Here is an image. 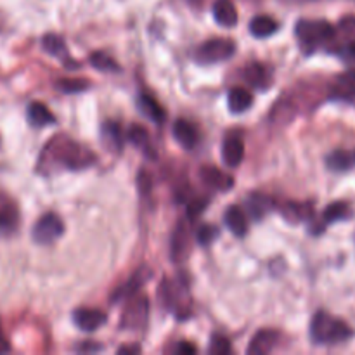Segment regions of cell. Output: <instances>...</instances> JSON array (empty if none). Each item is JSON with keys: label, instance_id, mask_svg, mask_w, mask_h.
<instances>
[{"label": "cell", "instance_id": "obj_21", "mask_svg": "<svg viewBox=\"0 0 355 355\" xmlns=\"http://www.w3.org/2000/svg\"><path fill=\"white\" fill-rule=\"evenodd\" d=\"M187 253H189V229H187V222H180L172 239V259L175 262L184 260Z\"/></svg>", "mask_w": 355, "mask_h": 355}, {"label": "cell", "instance_id": "obj_6", "mask_svg": "<svg viewBox=\"0 0 355 355\" xmlns=\"http://www.w3.org/2000/svg\"><path fill=\"white\" fill-rule=\"evenodd\" d=\"M64 234V224L55 214H45L38 218L31 231V238L37 245H51Z\"/></svg>", "mask_w": 355, "mask_h": 355}, {"label": "cell", "instance_id": "obj_33", "mask_svg": "<svg viewBox=\"0 0 355 355\" xmlns=\"http://www.w3.org/2000/svg\"><path fill=\"white\" fill-rule=\"evenodd\" d=\"M208 352L217 354V355H225L232 352V345L224 335H214L210 340V347H208Z\"/></svg>", "mask_w": 355, "mask_h": 355}, {"label": "cell", "instance_id": "obj_41", "mask_svg": "<svg viewBox=\"0 0 355 355\" xmlns=\"http://www.w3.org/2000/svg\"><path fill=\"white\" fill-rule=\"evenodd\" d=\"M354 156H355V155H354Z\"/></svg>", "mask_w": 355, "mask_h": 355}, {"label": "cell", "instance_id": "obj_29", "mask_svg": "<svg viewBox=\"0 0 355 355\" xmlns=\"http://www.w3.org/2000/svg\"><path fill=\"white\" fill-rule=\"evenodd\" d=\"M89 62L92 68L99 69L103 73H118L120 71V66L114 61L111 55L104 54V52H94L89 55Z\"/></svg>", "mask_w": 355, "mask_h": 355}, {"label": "cell", "instance_id": "obj_25", "mask_svg": "<svg viewBox=\"0 0 355 355\" xmlns=\"http://www.w3.org/2000/svg\"><path fill=\"white\" fill-rule=\"evenodd\" d=\"M281 214L286 220L297 224V222L307 220V218L312 217V207L309 203H293V201H290V203H284L281 207Z\"/></svg>", "mask_w": 355, "mask_h": 355}, {"label": "cell", "instance_id": "obj_24", "mask_svg": "<svg viewBox=\"0 0 355 355\" xmlns=\"http://www.w3.org/2000/svg\"><path fill=\"white\" fill-rule=\"evenodd\" d=\"M246 207H248V211L252 217L262 218L263 215H267L274 208V200L270 196H267V194L253 193L246 200Z\"/></svg>", "mask_w": 355, "mask_h": 355}, {"label": "cell", "instance_id": "obj_38", "mask_svg": "<svg viewBox=\"0 0 355 355\" xmlns=\"http://www.w3.org/2000/svg\"><path fill=\"white\" fill-rule=\"evenodd\" d=\"M7 350H9V343H7L6 336H3L2 331H0V354L7 352Z\"/></svg>", "mask_w": 355, "mask_h": 355}, {"label": "cell", "instance_id": "obj_14", "mask_svg": "<svg viewBox=\"0 0 355 355\" xmlns=\"http://www.w3.org/2000/svg\"><path fill=\"white\" fill-rule=\"evenodd\" d=\"M245 80L250 85L255 87V89L266 90L272 83V71L267 66L260 64V62H253V64L246 66Z\"/></svg>", "mask_w": 355, "mask_h": 355}, {"label": "cell", "instance_id": "obj_3", "mask_svg": "<svg viewBox=\"0 0 355 355\" xmlns=\"http://www.w3.org/2000/svg\"><path fill=\"white\" fill-rule=\"evenodd\" d=\"M352 336V329L342 319L321 311L312 318L311 338L319 345H335L347 342Z\"/></svg>", "mask_w": 355, "mask_h": 355}, {"label": "cell", "instance_id": "obj_37", "mask_svg": "<svg viewBox=\"0 0 355 355\" xmlns=\"http://www.w3.org/2000/svg\"><path fill=\"white\" fill-rule=\"evenodd\" d=\"M141 352V349L135 345H130V347H121V349H118V354H139Z\"/></svg>", "mask_w": 355, "mask_h": 355}, {"label": "cell", "instance_id": "obj_15", "mask_svg": "<svg viewBox=\"0 0 355 355\" xmlns=\"http://www.w3.org/2000/svg\"><path fill=\"white\" fill-rule=\"evenodd\" d=\"M214 17L220 26L234 28L238 24V10L231 0H215Z\"/></svg>", "mask_w": 355, "mask_h": 355}, {"label": "cell", "instance_id": "obj_36", "mask_svg": "<svg viewBox=\"0 0 355 355\" xmlns=\"http://www.w3.org/2000/svg\"><path fill=\"white\" fill-rule=\"evenodd\" d=\"M175 352H179V354H196L198 349L194 345H191V343L182 342L179 347H177Z\"/></svg>", "mask_w": 355, "mask_h": 355}, {"label": "cell", "instance_id": "obj_30", "mask_svg": "<svg viewBox=\"0 0 355 355\" xmlns=\"http://www.w3.org/2000/svg\"><path fill=\"white\" fill-rule=\"evenodd\" d=\"M90 83L87 80H78V78H61L55 82V89L61 90L62 94H76L83 92L85 89H89Z\"/></svg>", "mask_w": 355, "mask_h": 355}, {"label": "cell", "instance_id": "obj_9", "mask_svg": "<svg viewBox=\"0 0 355 355\" xmlns=\"http://www.w3.org/2000/svg\"><path fill=\"white\" fill-rule=\"evenodd\" d=\"M73 322H75L76 328H80L82 331L92 333L96 331V329H99L101 326L106 322V315L101 311H97V309L82 307L76 309V311L73 312Z\"/></svg>", "mask_w": 355, "mask_h": 355}, {"label": "cell", "instance_id": "obj_22", "mask_svg": "<svg viewBox=\"0 0 355 355\" xmlns=\"http://www.w3.org/2000/svg\"><path fill=\"white\" fill-rule=\"evenodd\" d=\"M137 104L139 110H141V113L144 114L146 118H149V120L155 121V123L165 121V111H163V107L159 106V103L155 97H151L149 94H141L137 99Z\"/></svg>", "mask_w": 355, "mask_h": 355}, {"label": "cell", "instance_id": "obj_5", "mask_svg": "<svg viewBox=\"0 0 355 355\" xmlns=\"http://www.w3.org/2000/svg\"><path fill=\"white\" fill-rule=\"evenodd\" d=\"M234 51L236 44L229 38H211V40H207L198 47L194 58L203 64H211V62L227 61L234 54Z\"/></svg>", "mask_w": 355, "mask_h": 355}, {"label": "cell", "instance_id": "obj_11", "mask_svg": "<svg viewBox=\"0 0 355 355\" xmlns=\"http://www.w3.org/2000/svg\"><path fill=\"white\" fill-rule=\"evenodd\" d=\"M200 177L208 187H211V189L215 191H222V193H225V191H229L232 186H234V179L229 177L227 173L222 172V170H218L217 166H211V165L201 166Z\"/></svg>", "mask_w": 355, "mask_h": 355}, {"label": "cell", "instance_id": "obj_18", "mask_svg": "<svg viewBox=\"0 0 355 355\" xmlns=\"http://www.w3.org/2000/svg\"><path fill=\"white\" fill-rule=\"evenodd\" d=\"M224 222L229 227V231L234 236H238V238L246 236V231H248V220H246V214L243 211V208L229 207L227 210H225Z\"/></svg>", "mask_w": 355, "mask_h": 355}, {"label": "cell", "instance_id": "obj_10", "mask_svg": "<svg viewBox=\"0 0 355 355\" xmlns=\"http://www.w3.org/2000/svg\"><path fill=\"white\" fill-rule=\"evenodd\" d=\"M331 99L345 101V103H355V71H345L336 76L331 90H329Z\"/></svg>", "mask_w": 355, "mask_h": 355}, {"label": "cell", "instance_id": "obj_28", "mask_svg": "<svg viewBox=\"0 0 355 355\" xmlns=\"http://www.w3.org/2000/svg\"><path fill=\"white\" fill-rule=\"evenodd\" d=\"M354 163L355 156L350 155L349 151H343V149L333 151L331 155L326 158V165H328V168H331L333 172H347V170L352 168Z\"/></svg>", "mask_w": 355, "mask_h": 355}, {"label": "cell", "instance_id": "obj_39", "mask_svg": "<svg viewBox=\"0 0 355 355\" xmlns=\"http://www.w3.org/2000/svg\"><path fill=\"white\" fill-rule=\"evenodd\" d=\"M288 2H309V0H288Z\"/></svg>", "mask_w": 355, "mask_h": 355}, {"label": "cell", "instance_id": "obj_31", "mask_svg": "<svg viewBox=\"0 0 355 355\" xmlns=\"http://www.w3.org/2000/svg\"><path fill=\"white\" fill-rule=\"evenodd\" d=\"M127 139L132 142V144H135L137 148H141V149H146L149 146L148 130H146V128L139 123L130 125V128H128V132H127Z\"/></svg>", "mask_w": 355, "mask_h": 355}, {"label": "cell", "instance_id": "obj_16", "mask_svg": "<svg viewBox=\"0 0 355 355\" xmlns=\"http://www.w3.org/2000/svg\"><path fill=\"white\" fill-rule=\"evenodd\" d=\"M101 139H103V144L110 151H123V132H121V127L116 121H106L103 125V128H101Z\"/></svg>", "mask_w": 355, "mask_h": 355}, {"label": "cell", "instance_id": "obj_23", "mask_svg": "<svg viewBox=\"0 0 355 355\" xmlns=\"http://www.w3.org/2000/svg\"><path fill=\"white\" fill-rule=\"evenodd\" d=\"M277 21L274 17L266 16V14H260L255 16L250 21V33L255 38H267L270 35H274L277 31Z\"/></svg>", "mask_w": 355, "mask_h": 355}, {"label": "cell", "instance_id": "obj_32", "mask_svg": "<svg viewBox=\"0 0 355 355\" xmlns=\"http://www.w3.org/2000/svg\"><path fill=\"white\" fill-rule=\"evenodd\" d=\"M336 37H343V40L350 42L355 40V16H345L338 24ZM343 42V44H345Z\"/></svg>", "mask_w": 355, "mask_h": 355}, {"label": "cell", "instance_id": "obj_1", "mask_svg": "<svg viewBox=\"0 0 355 355\" xmlns=\"http://www.w3.org/2000/svg\"><path fill=\"white\" fill-rule=\"evenodd\" d=\"M96 155L80 142L66 137V135H58L45 146L40 159H38V170L44 173L51 170H83L89 168L96 163Z\"/></svg>", "mask_w": 355, "mask_h": 355}, {"label": "cell", "instance_id": "obj_4", "mask_svg": "<svg viewBox=\"0 0 355 355\" xmlns=\"http://www.w3.org/2000/svg\"><path fill=\"white\" fill-rule=\"evenodd\" d=\"M128 305L125 307L123 315L120 319V329L125 331H139L148 324L149 318V302L146 297L128 298Z\"/></svg>", "mask_w": 355, "mask_h": 355}, {"label": "cell", "instance_id": "obj_13", "mask_svg": "<svg viewBox=\"0 0 355 355\" xmlns=\"http://www.w3.org/2000/svg\"><path fill=\"white\" fill-rule=\"evenodd\" d=\"M173 137L184 149H194L200 144V130L187 120H177L173 125Z\"/></svg>", "mask_w": 355, "mask_h": 355}, {"label": "cell", "instance_id": "obj_20", "mask_svg": "<svg viewBox=\"0 0 355 355\" xmlns=\"http://www.w3.org/2000/svg\"><path fill=\"white\" fill-rule=\"evenodd\" d=\"M227 104L231 113L234 114L245 113V111H248L253 104L252 92H248V90L243 89V87H234V89L229 92Z\"/></svg>", "mask_w": 355, "mask_h": 355}, {"label": "cell", "instance_id": "obj_34", "mask_svg": "<svg viewBox=\"0 0 355 355\" xmlns=\"http://www.w3.org/2000/svg\"><path fill=\"white\" fill-rule=\"evenodd\" d=\"M217 238H218V229L211 224L201 225L200 231H198V234H196L198 243L203 246L211 245V243H214Z\"/></svg>", "mask_w": 355, "mask_h": 355}, {"label": "cell", "instance_id": "obj_12", "mask_svg": "<svg viewBox=\"0 0 355 355\" xmlns=\"http://www.w3.org/2000/svg\"><path fill=\"white\" fill-rule=\"evenodd\" d=\"M281 335L274 329H262V331L257 333L255 336L252 338L248 347V354H255V355H266L269 352H272L274 349L279 343Z\"/></svg>", "mask_w": 355, "mask_h": 355}, {"label": "cell", "instance_id": "obj_17", "mask_svg": "<svg viewBox=\"0 0 355 355\" xmlns=\"http://www.w3.org/2000/svg\"><path fill=\"white\" fill-rule=\"evenodd\" d=\"M42 47H44V51L47 52V54L54 55V58L61 59L62 62H71V68H76V62L73 61L71 58H69L68 54V47H66L64 40H62L59 35H54V33H49L45 35L44 40H42Z\"/></svg>", "mask_w": 355, "mask_h": 355}, {"label": "cell", "instance_id": "obj_35", "mask_svg": "<svg viewBox=\"0 0 355 355\" xmlns=\"http://www.w3.org/2000/svg\"><path fill=\"white\" fill-rule=\"evenodd\" d=\"M340 55H342L343 61L350 62V64H355V40L345 42L338 47Z\"/></svg>", "mask_w": 355, "mask_h": 355}, {"label": "cell", "instance_id": "obj_40", "mask_svg": "<svg viewBox=\"0 0 355 355\" xmlns=\"http://www.w3.org/2000/svg\"><path fill=\"white\" fill-rule=\"evenodd\" d=\"M193 2H196V0H193Z\"/></svg>", "mask_w": 355, "mask_h": 355}, {"label": "cell", "instance_id": "obj_27", "mask_svg": "<svg viewBox=\"0 0 355 355\" xmlns=\"http://www.w3.org/2000/svg\"><path fill=\"white\" fill-rule=\"evenodd\" d=\"M352 215V208L349 207L343 201H336V203H331L322 214V227L328 224H335V222L347 220Z\"/></svg>", "mask_w": 355, "mask_h": 355}, {"label": "cell", "instance_id": "obj_8", "mask_svg": "<svg viewBox=\"0 0 355 355\" xmlns=\"http://www.w3.org/2000/svg\"><path fill=\"white\" fill-rule=\"evenodd\" d=\"M245 158V142L239 135L229 134L222 142V162L231 168L241 165Z\"/></svg>", "mask_w": 355, "mask_h": 355}, {"label": "cell", "instance_id": "obj_2", "mask_svg": "<svg viewBox=\"0 0 355 355\" xmlns=\"http://www.w3.org/2000/svg\"><path fill=\"white\" fill-rule=\"evenodd\" d=\"M295 35L305 52L329 47L336 42V28L324 19H300L295 26Z\"/></svg>", "mask_w": 355, "mask_h": 355}, {"label": "cell", "instance_id": "obj_26", "mask_svg": "<svg viewBox=\"0 0 355 355\" xmlns=\"http://www.w3.org/2000/svg\"><path fill=\"white\" fill-rule=\"evenodd\" d=\"M17 225V211L10 201L0 198V234L12 232Z\"/></svg>", "mask_w": 355, "mask_h": 355}, {"label": "cell", "instance_id": "obj_19", "mask_svg": "<svg viewBox=\"0 0 355 355\" xmlns=\"http://www.w3.org/2000/svg\"><path fill=\"white\" fill-rule=\"evenodd\" d=\"M28 123L35 128H42L45 125H52L55 121L54 114L49 111V107L44 103H31L26 110Z\"/></svg>", "mask_w": 355, "mask_h": 355}, {"label": "cell", "instance_id": "obj_7", "mask_svg": "<svg viewBox=\"0 0 355 355\" xmlns=\"http://www.w3.org/2000/svg\"><path fill=\"white\" fill-rule=\"evenodd\" d=\"M151 277H153V272L149 267H141V269H137L134 274H132V277L127 281V283H123L116 291H114L113 297H111V302L116 304V302L132 298L142 286H144L146 281H149Z\"/></svg>", "mask_w": 355, "mask_h": 355}]
</instances>
